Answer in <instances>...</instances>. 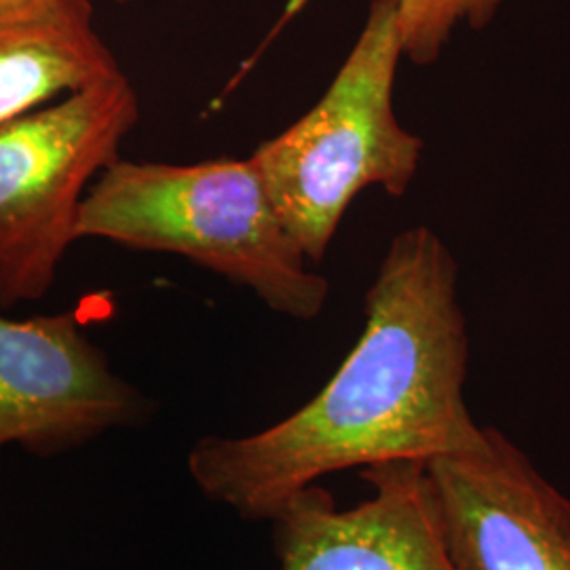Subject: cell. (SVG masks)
Here are the masks:
<instances>
[{
    "mask_svg": "<svg viewBox=\"0 0 570 570\" xmlns=\"http://www.w3.org/2000/svg\"><path fill=\"white\" fill-rule=\"evenodd\" d=\"M468 364L456 263L431 228H407L389 245L364 332L326 387L265 431L199 440L188 471L212 501L271 520L330 473L465 452L484 431L465 404Z\"/></svg>",
    "mask_w": 570,
    "mask_h": 570,
    "instance_id": "1",
    "label": "cell"
},
{
    "mask_svg": "<svg viewBox=\"0 0 570 570\" xmlns=\"http://www.w3.org/2000/svg\"><path fill=\"white\" fill-rule=\"evenodd\" d=\"M79 242L104 239L176 254L252 289L271 311L315 320L330 284L308 268L254 161L164 164L117 159L89 186Z\"/></svg>",
    "mask_w": 570,
    "mask_h": 570,
    "instance_id": "2",
    "label": "cell"
},
{
    "mask_svg": "<svg viewBox=\"0 0 570 570\" xmlns=\"http://www.w3.org/2000/svg\"><path fill=\"white\" fill-rule=\"evenodd\" d=\"M402 60L395 0H372L357 41L320 102L249 157L308 263L326 258L362 190L379 186L404 197L419 171L425 144L393 108Z\"/></svg>",
    "mask_w": 570,
    "mask_h": 570,
    "instance_id": "3",
    "label": "cell"
},
{
    "mask_svg": "<svg viewBox=\"0 0 570 570\" xmlns=\"http://www.w3.org/2000/svg\"><path fill=\"white\" fill-rule=\"evenodd\" d=\"M138 119V91L121 72L0 125V308L41 301L56 284L79 242L82 199Z\"/></svg>",
    "mask_w": 570,
    "mask_h": 570,
    "instance_id": "4",
    "label": "cell"
},
{
    "mask_svg": "<svg viewBox=\"0 0 570 570\" xmlns=\"http://www.w3.org/2000/svg\"><path fill=\"white\" fill-rule=\"evenodd\" d=\"M144 397L112 372L77 311L0 315V449L35 454L77 449L144 416Z\"/></svg>",
    "mask_w": 570,
    "mask_h": 570,
    "instance_id": "5",
    "label": "cell"
},
{
    "mask_svg": "<svg viewBox=\"0 0 570 570\" xmlns=\"http://www.w3.org/2000/svg\"><path fill=\"white\" fill-rule=\"evenodd\" d=\"M428 475L452 569L570 570V501L501 431Z\"/></svg>",
    "mask_w": 570,
    "mask_h": 570,
    "instance_id": "6",
    "label": "cell"
},
{
    "mask_svg": "<svg viewBox=\"0 0 570 570\" xmlns=\"http://www.w3.org/2000/svg\"><path fill=\"white\" fill-rule=\"evenodd\" d=\"M374 494L341 511L311 484L273 513L279 570H454L428 465L397 461L362 471Z\"/></svg>",
    "mask_w": 570,
    "mask_h": 570,
    "instance_id": "7",
    "label": "cell"
},
{
    "mask_svg": "<svg viewBox=\"0 0 570 570\" xmlns=\"http://www.w3.org/2000/svg\"><path fill=\"white\" fill-rule=\"evenodd\" d=\"M121 72L89 0L0 2V125Z\"/></svg>",
    "mask_w": 570,
    "mask_h": 570,
    "instance_id": "8",
    "label": "cell"
},
{
    "mask_svg": "<svg viewBox=\"0 0 570 570\" xmlns=\"http://www.w3.org/2000/svg\"><path fill=\"white\" fill-rule=\"evenodd\" d=\"M505 0H395L404 58L416 66L440 60L452 35L487 28Z\"/></svg>",
    "mask_w": 570,
    "mask_h": 570,
    "instance_id": "9",
    "label": "cell"
},
{
    "mask_svg": "<svg viewBox=\"0 0 570 570\" xmlns=\"http://www.w3.org/2000/svg\"><path fill=\"white\" fill-rule=\"evenodd\" d=\"M117 2H121V4H127V2H131V0H117Z\"/></svg>",
    "mask_w": 570,
    "mask_h": 570,
    "instance_id": "10",
    "label": "cell"
},
{
    "mask_svg": "<svg viewBox=\"0 0 570 570\" xmlns=\"http://www.w3.org/2000/svg\"><path fill=\"white\" fill-rule=\"evenodd\" d=\"M0 2H7V0H0Z\"/></svg>",
    "mask_w": 570,
    "mask_h": 570,
    "instance_id": "11",
    "label": "cell"
}]
</instances>
